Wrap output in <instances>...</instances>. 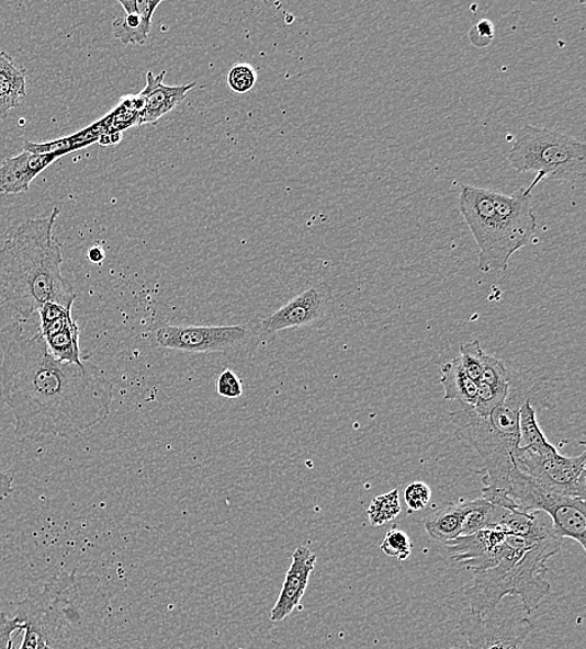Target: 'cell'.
Returning <instances> with one entry per match:
<instances>
[{"instance_id":"obj_30","label":"cell","mask_w":586,"mask_h":649,"mask_svg":"<svg viewBox=\"0 0 586 649\" xmlns=\"http://www.w3.org/2000/svg\"><path fill=\"white\" fill-rule=\"evenodd\" d=\"M216 392L222 398L237 400L243 395V383L238 375L230 368H225L216 380Z\"/></svg>"},{"instance_id":"obj_25","label":"cell","mask_w":586,"mask_h":649,"mask_svg":"<svg viewBox=\"0 0 586 649\" xmlns=\"http://www.w3.org/2000/svg\"><path fill=\"white\" fill-rule=\"evenodd\" d=\"M509 389H497L484 383H477V398L474 405V411L482 418L489 414L507 400Z\"/></svg>"},{"instance_id":"obj_11","label":"cell","mask_w":586,"mask_h":649,"mask_svg":"<svg viewBox=\"0 0 586 649\" xmlns=\"http://www.w3.org/2000/svg\"><path fill=\"white\" fill-rule=\"evenodd\" d=\"M533 629L527 618H509L466 610L462 615L461 630L469 649H511L520 647Z\"/></svg>"},{"instance_id":"obj_12","label":"cell","mask_w":586,"mask_h":649,"mask_svg":"<svg viewBox=\"0 0 586 649\" xmlns=\"http://www.w3.org/2000/svg\"><path fill=\"white\" fill-rule=\"evenodd\" d=\"M315 563H317V555L309 547L300 546L295 549L282 591L270 613V620L282 622L301 606Z\"/></svg>"},{"instance_id":"obj_9","label":"cell","mask_w":586,"mask_h":649,"mask_svg":"<svg viewBox=\"0 0 586 649\" xmlns=\"http://www.w3.org/2000/svg\"><path fill=\"white\" fill-rule=\"evenodd\" d=\"M586 451L576 457H566L553 447L543 454H533L519 447L517 466L546 490L585 500Z\"/></svg>"},{"instance_id":"obj_6","label":"cell","mask_w":586,"mask_h":649,"mask_svg":"<svg viewBox=\"0 0 586 649\" xmlns=\"http://www.w3.org/2000/svg\"><path fill=\"white\" fill-rule=\"evenodd\" d=\"M151 345L195 355H221L228 362L246 365L258 349L273 341L260 320L239 324H171L158 322L150 331Z\"/></svg>"},{"instance_id":"obj_18","label":"cell","mask_w":586,"mask_h":649,"mask_svg":"<svg viewBox=\"0 0 586 649\" xmlns=\"http://www.w3.org/2000/svg\"><path fill=\"white\" fill-rule=\"evenodd\" d=\"M466 511L467 501L448 503L437 510L426 520L428 535L439 543H447L461 536Z\"/></svg>"},{"instance_id":"obj_28","label":"cell","mask_w":586,"mask_h":649,"mask_svg":"<svg viewBox=\"0 0 586 649\" xmlns=\"http://www.w3.org/2000/svg\"><path fill=\"white\" fill-rule=\"evenodd\" d=\"M257 71L249 65L234 66L228 75V86L234 93L246 94L257 84Z\"/></svg>"},{"instance_id":"obj_19","label":"cell","mask_w":586,"mask_h":649,"mask_svg":"<svg viewBox=\"0 0 586 649\" xmlns=\"http://www.w3.org/2000/svg\"><path fill=\"white\" fill-rule=\"evenodd\" d=\"M440 383L443 385L446 400L474 408L477 398V384L465 374L458 357L441 367Z\"/></svg>"},{"instance_id":"obj_31","label":"cell","mask_w":586,"mask_h":649,"mask_svg":"<svg viewBox=\"0 0 586 649\" xmlns=\"http://www.w3.org/2000/svg\"><path fill=\"white\" fill-rule=\"evenodd\" d=\"M24 627L20 617H8L5 613H0V649H14L13 635L24 630Z\"/></svg>"},{"instance_id":"obj_1","label":"cell","mask_w":586,"mask_h":649,"mask_svg":"<svg viewBox=\"0 0 586 649\" xmlns=\"http://www.w3.org/2000/svg\"><path fill=\"white\" fill-rule=\"evenodd\" d=\"M0 398L12 411L16 441L74 439L110 417L113 384L92 364L54 358L41 333L24 324L0 330Z\"/></svg>"},{"instance_id":"obj_16","label":"cell","mask_w":586,"mask_h":649,"mask_svg":"<svg viewBox=\"0 0 586 649\" xmlns=\"http://www.w3.org/2000/svg\"><path fill=\"white\" fill-rule=\"evenodd\" d=\"M507 537V532L500 527H491L474 532L472 535L459 536L444 543L453 560L462 563L477 560L492 551Z\"/></svg>"},{"instance_id":"obj_4","label":"cell","mask_w":586,"mask_h":649,"mask_svg":"<svg viewBox=\"0 0 586 649\" xmlns=\"http://www.w3.org/2000/svg\"><path fill=\"white\" fill-rule=\"evenodd\" d=\"M556 536L531 539L507 535L500 562L485 571H474L465 597L473 612L488 615L504 597H519L528 613L538 610L550 591L546 561L561 551Z\"/></svg>"},{"instance_id":"obj_26","label":"cell","mask_w":586,"mask_h":649,"mask_svg":"<svg viewBox=\"0 0 586 649\" xmlns=\"http://www.w3.org/2000/svg\"><path fill=\"white\" fill-rule=\"evenodd\" d=\"M381 548L384 555L394 557L396 560L403 562L407 561L410 557L413 544L409 536L405 534V532L393 527L385 535Z\"/></svg>"},{"instance_id":"obj_33","label":"cell","mask_w":586,"mask_h":649,"mask_svg":"<svg viewBox=\"0 0 586 649\" xmlns=\"http://www.w3.org/2000/svg\"><path fill=\"white\" fill-rule=\"evenodd\" d=\"M13 483L14 480L12 476L0 472V504H2L9 496L13 494Z\"/></svg>"},{"instance_id":"obj_17","label":"cell","mask_w":586,"mask_h":649,"mask_svg":"<svg viewBox=\"0 0 586 649\" xmlns=\"http://www.w3.org/2000/svg\"><path fill=\"white\" fill-rule=\"evenodd\" d=\"M26 94V69L15 66L12 57L0 50V121L21 103Z\"/></svg>"},{"instance_id":"obj_15","label":"cell","mask_w":586,"mask_h":649,"mask_svg":"<svg viewBox=\"0 0 586 649\" xmlns=\"http://www.w3.org/2000/svg\"><path fill=\"white\" fill-rule=\"evenodd\" d=\"M125 16L113 23V35L123 44L144 45L151 29L153 15L161 4L160 0H120Z\"/></svg>"},{"instance_id":"obj_5","label":"cell","mask_w":586,"mask_h":649,"mask_svg":"<svg viewBox=\"0 0 586 649\" xmlns=\"http://www.w3.org/2000/svg\"><path fill=\"white\" fill-rule=\"evenodd\" d=\"M528 396L518 389L508 394L499 408L489 417L482 418L473 406L457 402L450 410L457 434L466 441L486 465L483 499L494 493L509 496L511 477L518 470L517 455L520 447L519 413Z\"/></svg>"},{"instance_id":"obj_10","label":"cell","mask_w":586,"mask_h":649,"mask_svg":"<svg viewBox=\"0 0 586 649\" xmlns=\"http://www.w3.org/2000/svg\"><path fill=\"white\" fill-rule=\"evenodd\" d=\"M335 312V296L326 283L305 286L293 299L272 315L260 319L261 328L272 339L277 332L295 329L319 330L330 321Z\"/></svg>"},{"instance_id":"obj_32","label":"cell","mask_w":586,"mask_h":649,"mask_svg":"<svg viewBox=\"0 0 586 649\" xmlns=\"http://www.w3.org/2000/svg\"><path fill=\"white\" fill-rule=\"evenodd\" d=\"M495 38L494 24L489 20H481L477 22L471 32H469V39L475 48L484 49L489 47Z\"/></svg>"},{"instance_id":"obj_7","label":"cell","mask_w":586,"mask_h":649,"mask_svg":"<svg viewBox=\"0 0 586 649\" xmlns=\"http://www.w3.org/2000/svg\"><path fill=\"white\" fill-rule=\"evenodd\" d=\"M508 160L518 173L536 174L534 182L527 189L531 193L546 179L572 182L584 178L586 147L571 135L527 124L518 133Z\"/></svg>"},{"instance_id":"obj_3","label":"cell","mask_w":586,"mask_h":649,"mask_svg":"<svg viewBox=\"0 0 586 649\" xmlns=\"http://www.w3.org/2000/svg\"><path fill=\"white\" fill-rule=\"evenodd\" d=\"M459 209L480 249L477 267L484 273L507 270L510 258L534 238L537 218L527 189L505 195L465 185Z\"/></svg>"},{"instance_id":"obj_36","label":"cell","mask_w":586,"mask_h":649,"mask_svg":"<svg viewBox=\"0 0 586 649\" xmlns=\"http://www.w3.org/2000/svg\"><path fill=\"white\" fill-rule=\"evenodd\" d=\"M464 649H469V648L465 646V648H464Z\"/></svg>"},{"instance_id":"obj_22","label":"cell","mask_w":586,"mask_h":649,"mask_svg":"<svg viewBox=\"0 0 586 649\" xmlns=\"http://www.w3.org/2000/svg\"><path fill=\"white\" fill-rule=\"evenodd\" d=\"M519 429H520V447L533 454L546 453L554 446L549 443L542 429H540L537 420V410L528 400L521 405L519 413Z\"/></svg>"},{"instance_id":"obj_34","label":"cell","mask_w":586,"mask_h":649,"mask_svg":"<svg viewBox=\"0 0 586 649\" xmlns=\"http://www.w3.org/2000/svg\"><path fill=\"white\" fill-rule=\"evenodd\" d=\"M87 258L92 264H102L105 259V252L103 248L95 246L88 250Z\"/></svg>"},{"instance_id":"obj_14","label":"cell","mask_w":586,"mask_h":649,"mask_svg":"<svg viewBox=\"0 0 586 649\" xmlns=\"http://www.w3.org/2000/svg\"><path fill=\"white\" fill-rule=\"evenodd\" d=\"M166 71L159 76L147 75V87L139 94L144 99V110L139 115L138 125L156 123L166 114L174 111L182 103L189 92L195 88V83L180 87L164 84Z\"/></svg>"},{"instance_id":"obj_29","label":"cell","mask_w":586,"mask_h":649,"mask_svg":"<svg viewBox=\"0 0 586 649\" xmlns=\"http://www.w3.org/2000/svg\"><path fill=\"white\" fill-rule=\"evenodd\" d=\"M404 500L412 511L426 509L431 500V489L427 483L417 481L405 487Z\"/></svg>"},{"instance_id":"obj_23","label":"cell","mask_w":586,"mask_h":649,"mask_svg":"<svg viewBox=\"0 0 586 649\" xmlns=\"http://www.w3.org/2000/svg\"><path fill=\"white\" fill-rule=\"evenodd\" d=\"M401 512L399 490L394 489L377 496L369 506L367 515L372 526L381 527L398 517Z\"/></svg>"},{"instance_id":"obj_13","label":"cell","mask_w":586,"mask_h":649,"mask_svg":"<svg viewBox=\"0 0 586 649\" xmlns=\"http://www.w3.org/2000/svg\"><path fill=\"white\" fill-rule=\"evenodd\" d=\"M65 156L63 152L32 155V152L22 151L20 156L5 158L0 167V194L15 195L30 192L33 180L54 161Z\"/></svg>"},{"instance_id":"obj_2","label":"cell","mask_w":586,"mask_h":649,"mask_svg":"<svg viewBox=\"0 0 586 649\" xmlns=\"http://www.w3.org/2000/svg\"><path fill=\"white\" fill-rule=\"evenodd\" d=\"M22 223L0 248V319L29 321L45 304L74 309L75 287L61 274V247L54 239L59 215Z\"/></svg>"},{"instance_id":"obj_20","label":"cell","mask_w":586,"mask_h":649,"mask_svg":"<svg viewBox=\"0 0 586 649\" xmlns=\"http://www.w3.org/2000/svg\"><path fill=\"white\" fill-rule=\"evenodd\" d=\"M80 330L74 319L60 331L43 338L50 355L60 363L83 365L82 354L79 348Z\"/></svg>"},{"instance_id":"obj_21","label":"cell","mask_w":586,"mask_h":649,"mask_svg":"<svg viewBox=\"0 0 586 649\" xmlns=\"http://www.w3.org/2000/svg\"><path fill=\"white\" fill-rule=\"evenodd\" d=\"M508 510L483 498L467 501L461 536L472 535L474 532L485 528L499 527Z\"/></svg>"},{"instance_id":"obj_35","label":"cell","mask_w":586,"mask_h":649,"mask_svg":"<svg viewBox=\"0 0 586 649\" xmlns=\"http://www.w3.org/2000/svg\"><path fill=\"white\" fill-rule=\"evenodd\" d=\"M519 648H520V647H514V648H511V649H519Z\"/></svg>"},{"instance_id":"obj_24","label":"cell","mask_w":586,"mask_h":649,"mask_svg":"<svg viewBox=\"0 0 586 649\" xmlns=\"http://www.w3.org/2000/svg\"><path fill=\"white\" fill-rule=\"evenodd\" d=\"M485 353L481 346L480 340L465 342L459 349V363H461L465 374L476 384L480 383Z\"/></svg>"},{"instance_id":"obj_27","label":"cell","mask_w":586,"mask_h":649,"mask_svg":"<svg viewBox=\"0 0 586 649\" xmlns=\"http://www.w3.org/2000/svg\"><path fill=\"white\" fill-rule=\"evenodd\" d=\"M480 383L497 387V389H509L508 369L502 360L485 354Z\"/></svg>"},{"instance_id":"obj_8","label":"cell","mask_w":586,"mask_h":649,"mask_svg":"<svg viewBox=\"0 0 586 649\" xmlns=\"http://www.w3.org/2000/svg\"><path fill=\"white\" fill-rule=\"evenodd\" d=\"M509 498L520 511L545 513L556 537L574 539L586 551L585 500L549 491L519 468L511 477Z\"/></svg>"}]
</instances>
